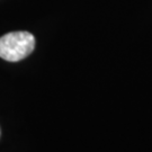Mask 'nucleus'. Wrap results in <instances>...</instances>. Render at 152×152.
Masks as SVG:
<instances>
[{
    "label": "nucleus",
    "instance_id": "obj_1",
    "mask_svg": "<svg viewBox=\"0 0 152 152\" xmlns=\"http://www.w3.org/2000/svg\"><path fill=\"white\" fill-rule=\"evenodd\" d=\"M35 38L28 32H11L0 37V58L9 62H17L32 53Z\"/></svg>",
    "mask_w": 152,
    "mask_h": 152
},
{
    "label": "nucleus",
    "instance_id": "obj_2",
    "mask_svg": "<svg viewBox=\"0 0 152 152\" xmlns=\"http://www.w3.org/2000/svg\"><path fill=\"white\" fill-rule=\"evenodd\" d=\"M0 134H1V132H0Z\"/></svg>",
    "mask_w": 152,
    "mask_h": 152
}]
</instances>
